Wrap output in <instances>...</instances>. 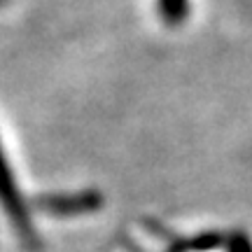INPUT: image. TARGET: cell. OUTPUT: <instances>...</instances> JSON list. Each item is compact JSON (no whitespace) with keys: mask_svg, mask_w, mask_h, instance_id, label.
<instances>
[{"mask_svg":"<svg viewBox=\"0 0 252 252\" xmlns=\"http://www.w3.org/2000/svg\"><path fill=\"white\" fill-rule=\"evenodd\" d=\"M159 12L166 24L178 26L189 14V0H159Z\"/></svg>","mask_w":252,"mask_h":252,"instance_id":"cell-3","label":"cell"},{"mask_svg":"<svg viewBox=\"0 0 252 252\" xmlns=\"http://www.w3.org/2000/svg\"><path fill=\"white\" fill-rule=\"evenodd\" d=\"M229 252H252V245L245 238H234L229 245Z\"/></svg>","mask_w":252,"mask_h":252,"instance_id":"cell-4","label":"cell"},{"mask_svg":"<svg viewBox=\"0 0 252 252\" xmlns=\"http://www.w3.org/2000/svg\"><path fill=\"white\" fill-rule=\"evenodd\" d=\"M0 208L5 210L9 224L17 231L19 238L24 241V245L37 248L40 236L35 231V224H33L26 198L21 194V187H19L17 178L12 173V163H9L7 154L2 150V143H0Z\"/></svg>","mask_w":252,"mask_h":252,"instance_id":"cell-1","label":"cell"},{"mask_svg":"<svg viewBox=\"0 0 252 252\" xmlns=\"http://www.w3.org/2000/svg\"><path fill=\"white\" fill-rule=\"evenodd\" d=\"M5 2H7V0H0V5H5Z\"/></svg>","mask_w":252,"mask_h":252,"instance_id":"cell-5","label":"cell"},{"mask_svg":"<svg viewBox=\"0 0 252 252\" xmlns=\"http://www.w3.org/2000/svg\"><path fill=\"white\" fill-rule=\"evenodd\" d=\"M100 206L98 191H77V194H52L40 201V208L49 215L72 217L91 213Z\"/></svg>","mask_w":252,"mask_h":252,"instance_id":"cell-2","label":"cell"}]
</instances>
